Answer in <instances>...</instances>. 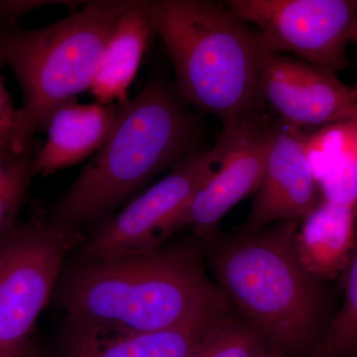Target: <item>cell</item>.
<instances>
[{
    "mask_svg": "<svg viewBox=\"0 0 357 357\" xmlns=\"http://www.w3.org/2000/svg\"><path fill=\"white\" fill-rule=\"evenodd\" d=\"M77 263L61 282L69 328L98 335L157 332L234 312L206 273L198 243Z\"/></svg>",
    "mask_w": 357,
    "mask_h": 357,
    "instance_id": "obj_1",
    "label": "cell"
},
{
    "mask_svg": "<svg viewBox=\"0 0 357 357\" xmlns=\"http://www.w3.org/2000/svg\"><path fill=\"white\" fill-rule=\"evenodd\" d=\"M149 15L175 72L185 105L215 115L222 130L264 114L259 33L222 1L155 0Z\"/></svg>",
    "mask_w": 357,
    "mask_h": 357,
    "instance_id": "obj_2",
    "label": "cell"
},
{
    "mask_svg": "<svg viewBox=\"0 0 357 357\" xmlns=\"http://www.w3.org/2000/svg\"><path fill=\"white\" fill-rule=\"evenodd\" d=\"M299 223L237 230L208 245L215 280L232 309L287 357H306L333 319L325 284L298 258Z\"/></svg>",
    "mask_w": 357,
    "mask_h": 357,
    "instance_id": "obj_3",
    "label": "cell"
},
{
    "mask_svg": "<svg viewBox=\"0 0 357 357\" xmlns=\"http://www.w3.org/2000/svg\"><path fill=\"white\" fill-rule=\"evenodd\" d=\"M188 107L160 77L119 103L109 139L58 199L52 220L81 229L98 222L160 172L199 151L198 119Z\"/></svg>",
    "mask_w": 357,
    "mask_h": 357,
    "instance_id": "obj_4",
    "label": "cell"
},
{
    "mask_svg": "<svg viewBox=\"0 0 357 357\" xmlns=\"http://www.w3.org/2000/svg\"><path fill=\"white\" fill-rule=\"evenodd\" d=\"M137 0L86 1L53 24L0 27V63L10 68L22 91L17 139L31 153L33 138L63 103L89 89L117 26Z\"/></svg>",
    "mask_w": 357,
    "mask_h": 357,
    "instance_id": "obj_5",
    "label": "cell"
},
{
    "mask_svg": "<svg viewBox=\"0 0 357 357\" xmlns=\"http://www.w3.org/2000/svg\"><path fill=\"white\" fill-rule=\"evenodd\" d=\"M81 227L31 218L0 232V357L29 345L66 257L83 243Z\"/></svg>",
    "mask_w": 357,
    "mask_h": 357,
    "instance_id": "obj_6",
    "label": "cell"
},
{
    "mask_svg": "<svg viewBox=\"0 0 357 357\" xmlns=\"http://www.w3.org/2000/svg\"><path fill=\"white\" fill-rule=\"evenodd\" d=\"M231 142L232 130H222L215 146L178 162L166 177L105 222L82 245L79 261L128 257L163 245L173 234L174 220L222 165Z\"/></svg>",
    "mask_w": 357,
    "mask_h": 357,
    "instance_id": "obj_7",
    "label": "cell"
},
{
    "mask_svg": "<svg viewBox=\"0 0 357 357\" xmlns=\"http://www.w3.org/2000/svg\"><path fill=\"white\" fill-rule=\"evenodd\" d=\"M259 33L268 50L293 53L330 74L347 69L357 29V0H225Z\"/></svg>",
    "mask_w": 357,
    "mask_h": 357,
    "instance_id": "obj_8",
    "label": "cell"
},
{
    "mask_svg": "<svg viewBox=\"0 0 357 357\" xmlns=\"http://www.w3.org/2000/svg\"><path fill=\"white\" fill-rule=\"evenodd\" d=\"M279 124L259 115L232 128V142L222 165L176 218L172 234L190 227L198 243L211 245L222 218L261 185Z\"/></svg>",
    "mask_w": 357,
    "mask_h": 357,
    "instance_id": "obj_9",
    "label": "cell"
},
{
    "mask_svg": "<svg viewBox=\"0 0 357 357\" xmlns=\"http://www.w3.org/2000/svg\"><path fill=\"white\" fill-rule=\"evenodd\" d=\"M265 102L293 128H326L357 119L354 89L335 75L270 51L263 66Z\"/></svg>",
    "mask_w": 357,
    "mask_h": 357,
    "instance_id": "obj_10",
    "label": "cell"
},
{
    "mask_svg": "<svg viewBox=\"0 0 357 357\" xmlns=\"http://www.w3.org/2000/svg\"><path fill=\"white\" fill-rule=\"evenodd\" d=\"M323 195L307 158L301 129L279 126L268 155L261 185L241 231H257L275 223L301 222Z\"/></svg>",
    "mask_w": 357,
    "mask_h": 357,
    "instance_id": "obj_11",
    "label": "cell"
},
{
    "mask_svg": "<svg viewBox=\"0 0 357 357\" xmlns=\"http://www.w3.org/2000/svg\"><path fill=\"white\" fill-rule=\"evenodd\" d=\"M119 103L79 105L74 100L54 110L46 122L48 139L34 156L35 175L47 176L96 154L109 139Z\"/></svg>",
    "mask_w": 357,
    "mask_h": 357,
    "instance_id": "obj_12",
    "label": "cell"
},
{
    "mask_svg": "<svg viewBox=\"0 0 357 357\" xmlns=\"http://www.w3.org/2000/svg\"><path fill=\"white\" fill-rule=\"evenodd\" d=\"M356 238L354 208L324 199L301 220L296 251L307 273L326 284L342 277Z\"/></svg>",
    "mask_w": 357,
    "mask_h": 357,
    "instance_id": "obj_13",
    "label": "cell"
},
{
    "mask_svg": "<svg viewBox=\"0 0 357 357\" xmlns=\"http://www.w3.org/2000/svg\"><path fill=\"white\" fill-rule=\"evenodd\" d=\"M225 316L206 317L157 332L98 335L69 328L65 357H189L195 347Z\"/></svg>",
    "mask_w": 357,
    "mask_h": 357,
    "instance_id": "obj_14",
    "label": "cell"
},
{
    "mask_svg": "<svg viewBox=\"0 0 357 357\" xmlns=\"http://www.w3.org/2000/svg\"><path fill=\"white\" fill-rule=\"evenodd\" d=\"M150 1L137 0L124 14L110 38L89 91L98 103L112 105L128 100V89L135 79L154 26L149 15Z\"/></svg>",
    "mask_w": 357,
    "mask_h": 357,
    "instance_id": "obj_15",
    "label": "cell"
},
{
    "mask_svg": "<svg viewBox=\"0 0 357 357\" xmlns=\"http://www.w3.org/2000/svg\"><path fill=\"white\" fill-rule=\"evenodd\" d=\"M307 154L324 199L357 206V124L323 129L307 142Z\"/></svg>",
    "mask_w": 357,
    "mask_h": 357,
    "instance_id": "obj_16",
    "label": "cell"
},
{
    "mask_svg": "<svg viewBox=\"0 0 357 357\" xmlns=\"http://www.w3.org/2000/svg\"><path fill=\"white\" fill-rule=\"evenodd\" d=\"M342 277L344 300L316 347L306 357H356L357 354V238Z\"/></svg>",
    "mask_w": 357,
    "mask_h": 357,
    "instance_id": "obj_17",
    "label": "cell"
},
{
    "mask_svg": "<svg viewBox=\"0 0 357 357\" xmlns=\"http://www.w3.org/2000/svg\"><path fill=\"white\" fill-rule=\"evenodd\" d=\"M266 344L252 326L231 312L211 328L189 357H252Z\"/></svg>",
    "mask_w": 357,
    "mask_h": 357,
    "instance_id": "obj_18",
    "label": "cell"
},
{
    "mask_svg": "<svg viewBox=\"0 0 357 357\" xmlns=\"http://www.w3.org/2000/svg\"><path fill=\"white\" fill-rule=\"evenodd\" d=\"M33 161V153L0 157V232L18 222V213L35 176Z\"/></svg>",
    "mask_w": 357,
    "mask_h": 357,
    "instance_id": "obj_19",
    "label": "cell"
},
{
    "mask_svg": "<svg viewBox=\"0 0 357 357\" xmlns=\"http://www.w3.org/2000/svg\"><path fill=\"white\" fill-rule=\"evenodd\" d=\"M17 115L18 109L14 107L0 74V157L28 154L23 153L18 145Z\"/></svg>",
    "mask_w": 357,
    "mask_h": 357,
    "instance_id": "obj_20",
    "label": "cell"
},
{
    "mask_svg": "<svg viewBox=\"0 0 357 357\" xmlns=\"http://www.w3.org/2000/svg\"><path fill=\"white\" fill-rule=\"evenodd\" d=\"M64 4L70 7L81 6V1H46V0H0V27H15L28 13L50 6Z\"/></svg>",
    "mask_w": 357,
    "mask_h": 357,
    "instance_id": "obj_21",
    "label": "cell"
},
{
    "mask_svg": "<svg viewBox=\"0 0 357 357\" xmlns=\"http://www.w3.org/2000/svg\"><path fill=\"white\" fill-rule=\"evenodd\" d=\"M252 357H287L281 351L276 347H272L269 344L263 345L255 356Z\"/></svg>",
    "mask_w": 357,
    "mask_h": 357,
    "instance_id": "obj_22",
    "label": "cell"
},
{
    "mask_svg": "<svg viewBox=\"0 0 357 357\" xmlns=\"http://www.w3.org/2000/svg\"><path fill=\"white\" fill-rule=\"evenodd\" d=\"M17 357H42L41 354H40V352L38 351V349H37L35 345L32 344V342H30L29 345H28L27 347L21 352L20 356Z\"/></svg>",
    "mask_w": 357,
    "mask_h": 357,
    "instance_id": "obj_23",
    "label": "cell"
},
{
    "mask_svg": "<svg viewBox=\"0 0 357 357\" xmlns=\"http://www.w3.org/2000/svg\"><path fill=\"white\" fill-rule=\"evenodd\" d=\"M354 43L357 44V29H356V33H354ZM352 89H354V95H356V96L357 98V79H356V84H354V88H352Z\"/></svg>",
    "mask_w": 357,
    "mask_h": 357,
    "instance_id": "obj_24",
    "label": "cell"
},
{
    "mask_svg": "<svg viewBox=\"0 0 357 357\" xmlns=\"http://www.w3.org/2000/svg\"><path fill=\"white\" fill-rule=\"evenodd\" d=\"M354 213H356V223H357V206H356V210H354Z\"/></svg>",
    "mask_w": 357,
    "mask_h": 357,
    "instance_id": "obj_25",
    "label": "cell"
},
{
    "mask_svg": "<svg viewBox=\"0 0 357 357\" xmlns=\"http://www.w3.org/2000/svg\"><path fill=\"white\" fill-rule=\"evenodd\" d=\"M356 357H357V354H356Z\"/></svg>",
    "mask_w": 357,
    "mask_h": 357,
    "instance_id": "obj_26",
    "label": "cell"
}]
</instances>
